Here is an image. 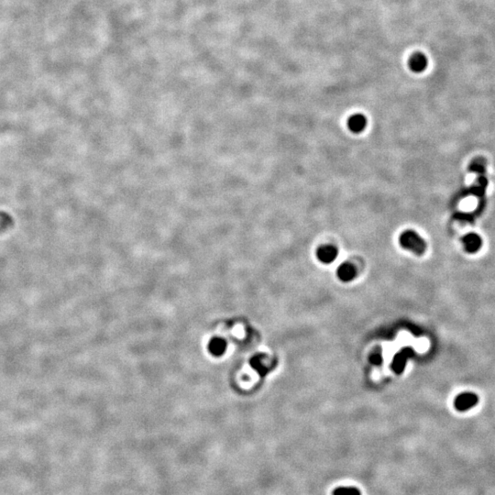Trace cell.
<instances>
[{"label": "cell", "mask_w": 495, "mask_h": 495, "mask_svg": "<svg viewBox=\"0 0 495 495\" xmlns=\"http://www.w3.org/2000/svg\"><path fill=\"white\" fill-rule=\"evenodd\" d=\"M400 244L402 247L416 255H422L426 249L425 241L412 230H407L401 235Z\"/></svg>", "instance_id": "cell-1"}, {"label": "cell", "mask_w": 495, "mask_h": 495, "mask_svg": "<svg viewBox=\"0 0 495 495\" xmlns=\"http://www.w3.org/2000/svg\"><path fill=\"white\" fill-rule=\"evenodd\" d=\"M479 403V396L474 393L459 394L454 400V407L458 412H466L476 407Z\"/></svg>", "instance_id": "cell-2"}, {"label": "cell", "mask_w": 495, "mask_h": 495, "mask_svg": "<svg viewBox=\"0 0 495 495\" xmlns=\"http://www.w3.org/2000/svg\"><path fill=\"white\" fill-rule=\"evenodd\" d=\"M464 248L469 253H475L480 250L483 245V241L481 237L475 233H470L464 236L462 238Z\"/></svg>", "instance_id": "cell-3"}, {"label": "cell", "mask_w": 495, "mask_h": 495, "mask_svg": "<svg viewBox=\"0 0 495 495\" xmlns=\"http://www.w3.org/2000/svg\"><path fill=\"white\" fill-rule=\"evenodd\" d=\"M427 58L425 54L421 52H416L412 54L409 60V67L413 73H422L427 67Z\"/></svg>", "instance_id": "cell-4"}, {"label": "cell", "mask_w": 495, "mask_h": 495, "mask_svg": "<svg viewBox=\"0 0 495 495\" xmlns=\"http://www.w3.org/2000/svg\"><path fill=\"white\" fill-rule=\"evenodd\" d=\"M337 249L332 245H324L319 248L318 250V260L323 263H331L336 260Z\"/></svg>", "instance_id": "cell-5"}, {"label": "cell", "mask_w": 495, "mask_h": 495, "mask_svg": "<svg viewBox=\"0 0 495 495\" xmlns=\"http://www.w3.org/2000/svg\"><path fill=\"white\" fill-rule=\"evenodd\" d=\"M337 276L342 282H349L355 278L357 275V270L355 266L349 262H344L340 266L338 267L337 271Z\"/></svg>", "instance_id": "cell-6"}, {"label": "cell", "mask_w": 495, "mask_h": 495, "mask_svg": "<svg viewBox=\"0 0 495 495\" xmlns=\"http://www.w3.org/2000/svg\"><path fill=\"white\" fill-rule=\"evenodd\" d=\"M348 124L351 131L354 133H360L366 127L367 121L363 115L356 114L350 117Z\"/></svg>", "instance_id": "cell-7"}, {"label": "cell", "mask_w": 495, "mask_h": 495, "mask_svg": "<svg viewBox=\"0 0 495 495\" xmlns=\"http://www.w3.org/2000/svg\"><path fill=\"white\" fill-rule=\"evenodd\" d=\"M411 352L412 351L410 349H405V350L400 351L399 354L395 356L394 363H393V369L395 371L401 372L404 370L405 364L407 362V359L411 355Z\"/></svg>", "instance_id": "cell-8"}, {"label": "cell", "mask_w": 495, "mask_h": 495, "mask_svg": "<svg viewBox=\"0 0 495 495\" xmlns=\"http://www.w3.org/2000/svg\"><path fill=\"white\" fill-rule=\"evenodd\" d=\"M333 495H362V493L356 487L340 486L334 490Z\"/></svg>", "instance_id": "cell-9"}, {"label": "cell", "mask_w": 495, "mask_h": 495, "mask_svg": "<svg viewBox=\"0 0 495 495\" xmlns=\"http://www.w3.org/2000/svg\"><path fill=\"white\" fill-rule=\"evenodd\" d=\"M370 361H371V362L372 364H374V365H378V364H380V363L382 362V358H381V356L380 355L379 353H374V354H372V355L371 356Z\"/></svg>", "instance_id": "cell-10"}]
</instances>
